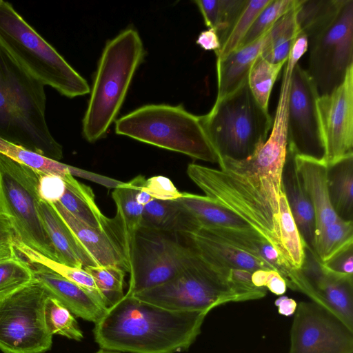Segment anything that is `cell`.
<instances>
[{
  "label": "cell",
  "instance_id": "f907efd6",
  "mask_svg": "<svg viewBox=\"0 0 353 353\" xmlns=\"http://www.w3.org/2000/svg\"><path fill=\"white\" fill-rule=\"evenodd\" d=\"M16 255L13 245L0 243V260L9 259Z\"/></svg>",
  "mask_w": 353,
  "mask_h": 353
},
{
  "label": "cell",
  "instance_id": "e0dca14e",
  "mask_svg": "<svg viewBox=\"0 0 353 353\" xmlns=\"http://www.w3.org/2000/svg\"><path fill=\"white\" fill-rule=\"evenodd\" d=\"M145 180L143 176L139 175L128 182H122L112 194L117 213L114 218L110 219V232L119 245L128 272L134 239L141 225L144 207L137 202L136 194Z\"/></svg>",
  "mask_w": 353,
  "mask_h": 353
},
{
  "label": "cell",
  "instance_id": "ab89813d",
  "mask_svg": "<svg viewBox=\"0 0 353 353\" xmlns=\"http://www.w3.org/2000/svg\"><path fill=\"white\" fill-rule=\"evenodd\" d=\"M34 281L33 272L29 264L17 254L13 257L0 260V297L23 288Z\"/></svg>",
  "mask_w": 353,
  "mask_h": 353
},
{
  "label": "cell",
  "instance_id": "d6986e66",
  "mask_svg": "<svg viewBox=\"0 0 353 353\" xmlns=\"http://www.w3.org/2000/svg\"><path fill=\"white\" fill-rule=\"evenodd\" d=\"M179 234L200 257L216 267L251 273L259 270H273L267 263L219 240L202 228Z\"/></svg>",
  "mask_w": 353,
  "mask_h": 353
},
{
  "label": "cell",
  "instance_id": "60d3db41",
  "mask_svg": "<svg viewBox=\"0 0 353 353\" xmlns=\"http://www.w3.org/2000/svg\"><path fill=\"white\" fill-rule=\"evenodd\" d=\"M246 1L218 0L216 21L214 30L219 37L221 48L242 11Z\"/></svg>",
  "mask_w": 353,
  "mask_h": 353
},
{
  "label": "cell",
  "instance_id": "e575fe53",
  "mask_svg": "<svg viewBox=\"0 0 353 353\" xmlns=\"http://www.w3.org/2000/svg\"><path fill=\"white\" fill-rule=\"evenodd\" d=\"M285 63H272L259 54L250 70L248 86L256 101L265 110H268L273 85Z\"/></svg>",
  "mask_w": 353,
  "mask_h": 353
},
{
  "label": "cell",
  "instance_id": "277c9868",
  "mask_svg": "<svg viewBox=\"0 0 353 353\" xmlns=\"http://www.w3.org/2000/svg\"><path fill=\"white\" fill-rule=\"evenodd\" d=\"M144 54L142 40L134 28L125 29L106 43L82 121V133L88 141L94 142L106 134Z\"/></svg>",
  "mask_w": 353,
  "mask_h": 353
},
{
  "label": "cell",
  "instance_id": "cb8c5ba5",
  "mask_svg": "<svg viewBox=\"0 0 353 353\" xmlns=\"http://www.w3.org/2000/svg\"><path fill=\"white\" fill-rule=\"evenodd\" d=\"M53 205L97 265H117L125 271L120 250L108 232L81 222L59 201Z\"/></svg>",
  "mask_w": 353,
  "mask_h": 353
},
{
  "label": "cell",
  "instance_id": "6da1fadb",
  "mask_svg": "<svg viewBox=\"0 0 353 353\" xmlns=\"http://www.w3.org/2000/svg\"><path fill=\"white\" fill-rule=\"evenodd\" d=\"M208 313L170 310L124 296L94 323L101 348L125 353H176L186 351L201 333Z\"/></svg>",
  "mask_w": 353,
  "mask_h": 353
},
{
  "label": "cell",
  "instance_id": "74e56055",
  "mask_svg": "<svg viewBox=\"0 0 353 353\" xmlns=\"http://www.w3.org/2000/svg\"><path fill=\"white\" fill-rule=\"evenodd\" d=\"M270 0H247L239 16L231 28L225 42L216 54L223 58L236 50L244 38L254 21Z\"/></svg>",
  "mask_w": 353,
  "mask_h": 353
},
{
  "label": "cell",
  "instance_id": "44dd1931",
  "mask_svg": "<svg viewBox=\"0 0 353 353\" xmlns=\"http://www.w3.org/2000/svg\"><path fill=\"white\" fill-rule=\"evenodd\" d=\"M294 160L303 185L313 206L316 232L339 218L329 197L327 165L323 160L303 156L295 155Z\"/></svg>",
  "mask_w": 353,
  "mask_h": 353
},
{
  "label": "cell",
  "instance_id": "ac0fdd59",
  "mask_svg": "<svg viewBox=\"0 0 353 353\" xmlns=\"http://www.w3.org/2000/svg\"><path fill=\"white\" fill-rule=\"evenodd\" d=\"M26 261L32 270L34 281L74 316L94 323L103 316L107 309L86 290L43 265Z\"/></svg>",
  "mask_w": 353,
  "mask_h": 353
},
{
  "label": "cell",
  "instance_id": "7c38bea8",
  "mask_svg": "<svg viewBox=\"0 0 353 353\" xmlns=\"http://www.w3.org/2000/svg\"><path fill=\"white\" fill-rule=\"evenodd\" d=\"M319 97L306 70L298 63L292 70L288 96V150L295 155L324 161Z\"/></svg>",
  "mask_w": 353,
  "mask_h": 353
},
{
  "label": "cell",
  "instance_id": "f546056e",
  "mask_svg": "<svg viewBox=\"0 0 353 353\" xmlns=\"http://www.w3.org/2000/svg\"><path fill=\"white\" fill-rule=\"evenodd\" d=\"M281 17L266 34L260 55L272 63L286 62L292 46L300 32L296 7Z\"/></svg>",
  "mask_w": 353,
  "mask_h": 353
},
{
  "label": "cell",
  "instance_id": "4fadbf2b",
  "mask_svg": "<svg viewBox=\"0 0 353 353\" xmlns=\"http://www.w3.org/2000/svg\"><path fill=\"white\" fill-rule=\"evenodd\" d=\"M353 330L314 301L297 304L289 353H352Z\"/></svg>",
  "mask_w": 353,
  "mask_h": 353
},
{
  "label": "cell",
  "instance_id": "83f0119b",
  "mask_svg": "<svg viewBox=\"0 0 353 353\" xmlns=\"http://www.w3.org/2000/svg\"><path fill=\"white\" fill-rule=\"evenodd\" d=\"M327 187L337 216L353 221V155L327 165Z\"/></svg>",
  "mask_w": 353,
  "mask_h": 353
},
{
  "label": "cell",
  "instance_id": "3957f363",
  "mask_svg": "<svg viewBox=\"0 0 353 353\" xmlns=\"http://www.w3.org/2000/svg\"><path fill=\"white\" fill-rule=\"evenodd\" d=\"M192 250L189 261L174 278L131 296L170 310L208 313L227 303L255 300L266 295L265 288L237 283L232 278L233 269L211 265Z\"/></svg>",
  "mask_w": 353,
  "mask_h": 353
},
{
  "label": "cell",
  "instance_id": "7dc6e473",
  "mask_svg": "<svg viewBox=\"0 0 353 353\" xmlns=\"http://www.w3.org/2000/svg\"><path fill=\"white\" fill-rule=\"evenodd\" d=\"M196 43L205 50H213L217 53L221 48L219 37L214 29L208 28L198 36Z\"/></svg>",
  "mask_w": 353,
  "mask_h": 353
},
{
  "label": "cell",
  "instance_id": "8d00e7d4",
  "mask_svg": "<svg viewBox=\"0 0 353 353\" xmlns=\"http://www.w3.org/2000/svg\"><path fill=\"white\" fill-rule=\"evenodd\" d=\"M44 320L51 335L59 334L80 341L83 334L73 314L61 302L48 296L44 306Z\"/></svg>",
  "mask_w": 353,
  "mask_h": 353
},
{
  "label": "cell",
  "instance_id": "f1b7e54d",
  "mask_svg": "<svg viewBox=\"0 0 353 353\" xmlns=\"http://www.w3.org/2000/svg\"><path fill=\"white\" fill-rule=\"evenodd\" d=\"M143 227L175 233L194 228L188 215L179 201L153 199L143 207Z\"/></svg>",
  "mask_w": 353,
  "mask_h": 353
},
{
  "label": "cell",
  "instance_id": "30bf717a",
  "mask_svg": "<svg viewBox=\"0 0 353 353\" xmlns=\"http://www.w3.org/2000/svg\"><path fill=\"white\" fill-rule=\"evenodd\" d=\"M192 254L180 234L141 226L132 245L125 294L133 295L170 281L183 270Z\"/></svg>",
  "mask_w": 353,
  "mask_h": 353
},
{
  "label": "cell",
  "instance_id": "c3c4849f",
  "mask_svg": "<svg viewBox=\"0 0 353 353\" xmlns=\"http://www.w3.org/2000/svg\"><path fill=\"white\" fill-rule=\"evenodd\" d=\"M14 233L7 216L0 212V243L13 245Z\"/></svg>",
  "mask_w": 353,
  "mask_h": 353
},
{
  "label": "cell",
  "instance_id": "7402d4cb",
  "mask_svg": "<svg viewBox=\"0 0 353 353\" xmlns=\"http://www.w3.org/2000/svg\"><path fill=\"white\" fill-rule=\"evenodd\" d=\"M39 210L59 263L81 268L97 265L52 203L41 199Z\"/></svg>",
  "mask_w": 353,
  "mask_h": 353
},
{
  "label": "cell",
  "instance_id": "603a6c76",
  "mask_svg": "<svg viewBox=\"0 0 353 353\" xmlns=\"http://www.w3.org/2000/svg\"><path fill=\"white\" fill-rule=\"evenodd\" d=\"M219 240L269 264L285 279L287 287L294 268L261 234L254 230L202 228Z\"/></svg>",
  "mask_w": 353,
  "mask_h": 353
},
{
  "label": "cell",
  "instance_id": "7bdbcfd3",
  "mask_svg": "<svg viewBox=\"0 0 353 353\" xmlns=\"http://www.w3.org/2000/svg\"><path fill=\"white\" fill-rule=\"evenodd\" d=\"M65 190L63 179L57 175L41 174L38 185L40 199L50 203L60 201Z\"/></svg>",
  "mask_w": 353,
  "mask_h": 353
},
{
  "label": "cell",
  "instance_id": "ee69618b",
  "mask_svg": "<svg viewBox=\"0 0 353 353\" xmlns=\"http://www.w3.org/2000/svg\"><path fill=\"white\" fill-rule=\"evenodd\" d=\"M252 282L256 287L267 288L276 295H282L287 290L285 279L273 270H259L252 272Z\"/></svg>",
  "mask_w": 353,
  "mask_h": 353
},
{
  "label": "cell",
  "instance_id": "f6af8a7d",
  "mask_svg": "<svg viewBox=\"0 0 353 353\" xmlns=\"http://www.w3.org/2000/svg\"><path fill=\"white\" fill-rule=\"evenodd\" d=\"M322 264L327 270L334 273L352 275L353 245L343 249Z\"/></svg>",
  "mask_w": 353,
  "mask_h": 353
},
{
  "label": "cell",
  "instance_id": "ffe728a7",
  "mask_svg": "<svg viewBox=\"0 0 353 353\" xmlns=\"http://www.w3.org/2000/svg\"><path fill=\"white\" fill-rule=\"evenodd\" d=\"M294 157L288 150L281 174V189L305 247L314 252L315 214L297 171Z\"/></svg>",
  "mask_w": 353,
  "mask_h": 353
},
{
  "label": "cell",
  "instance_id": "b9f144b4",
  "mask_svg": "<svg viewBox=\"0 0 353 353\" xmlns=\"http://www.w3.org/2000/svg\"><path fill=\"white\" fill-rule=\"evenodd\" d=\"M141 190L158 200H175L182 194L170 179L160 175L146 179Z\"/></svg>",
  "mask_w": 353,
  "mask_h": 353
},
{
  "label": "cell",
  "instance_id": "836d02e7",
  "mask_svg": "<svg viewBox=\"0 0 353 353\" xmlns=\"http://www.w3.org/2000/svg\"><path fill=\"white\" fill-rule=\"evenodd\" d=\"M0 153L41 174L57 175L62 179L71 174L73 166L13 144L0 138Z\"/></svg>",
  "mask_w": 353,
  "mask_h": 353
},
{
  "label": "cell",
  "instance_id": "bcb514c9",
  "mask_svg": "<svg viewBox=\"0 0 353 353\" xmlns=\"http://www.w3.org/2000/svg\"><path fill=\"white\" fill-rule=\"evenodd\" d=\"M307 37L300 30L292 46L288 58L285 63V66L290 70H293L295 65L298 64L299 59L307 51Z\"/></svg>",
  "mask_w": 353,
  "mask_h": 353
},
{
  "label": "cell",
  "instance_id": "7a4b0ae2",
  "mask_svg": "<svg viewBox=\"0 0 353 353\" xmlns=\"http://www.w3.org/2000/svg\"><path fill=\"white\" fill-rule=\"evenodd\" d=\"M45 85L0 47V138L59 161L63 148L46 118Z\"/></svg>",
  "mask_w": 353,
  "mask_h": 353
},
{
  "label": "cell",
  "instance_id": "9a60e30c",
  "mask_svg": "<svg viewBox=\"0 0 353 353\" xmlns=\"http://www.w3.org/2000/svg\"><path fill=\"white\" fill-rule=\"evenodd\" d=\"M325 148L324 161L330 165L353 155V66L343 83L317 101Z\"/></svg>",
  "mask_w": 353,
  "mask_h": 353
},
{
  "label": "cell",
  "instance_id": "8fae6325",
  "mask_svg": "<svg viewBox=\"0 0 353 353\" xmlns=\"http://www.w3.org/2000/svg\"><path fill=\"white\" fill-rule=\"evenodd\" d=\"M306 70L319 97L329 94L353 66V0L344 2L333 22L308 41Z\"/></svg>",
  "mask_w": 353,
  "mask_h": 353
},
{
  "label": "cell",
  "instance_id": "d590c367",
  "mask_svg": "<svg viewBox=\"0 0 353 353\" xmlns=\"http://www.w3.org/2000/svg\"><path fill=\"white\" fill-rule=\"evenodd\" d=\"M84 269L92 276L106 308L119 302L125 295V271L117 265L88 266Z\"/></svg>",
  "mask_w": 353,
  "mask_h": 353
},
{
  "label": "cell",
  "instance_id": "5bb4252c",
  "mask_svg": "<svg viewBox=\"0 0 353 353\" xmlns=\"http://www.w3.org/2000/svg\"><path fill=\"white\" fill-rule=\"evenodd\" d=\"M289 288L306 294L353 330V275L327 270L305 247L303 264L300 269H294Z\"/></svg>",
  "mask_w": 353,
  "mask_h": 353
},
{
  "label": "cell",
  "instance_id": "2e32d148",
  "mask_svg": "<svg viewBox=\"0 0 353 353\" xmlns=\"http://www.w3.org/2000/svg\"><path fill=\"white\" fill-rule=\"evenodd\" d=\"M212 179L238 203L268 217H279L281 178L251 171L212 169Z\"/></svg>",
  "mask_w": 353,
  "mask_h": 353
},
{
  "label": "cell",
  "instance_id": "52a82bcc",
  "mask_svg": "<svg viewBox=\"0 0 353 353\" xmlns=\"http://www.w3.org/2000/svg\"><path fill=\"white\" fill-rule=\"evenodd\" d=\"M117 134L193 159L218 163V157L201 125L199 116L181 105L150 104L119 118Z\"/></svg>",
  "mask_w": 353,
  "mask_h": 353
},
{
  "label": "cell",
  "instance_id": "f5cc1de1",
  "mask_svg": "<svg viewBox=\"0 0 353 353\" xmlns=\"http://www.w3.org/2000/svg\"><path fill=\"white\" fill-rule=\"evenodd\" d=\"M95 353H125V352L117 351V350H108V349H104V348H100Z\"/></svg>",
  "mask_w": 353,
  "mask_h": 353
},
{
  "label": "cell",
  "instance_id": "1f68e13d",
  "mask_svg": "<svg viewBox=\"0 0 353 353\" xmlns=\"http://www.w3.org/2000/svg\"><path fill=\"white\" fill-rule=\"evenodd\" d=\"M353 245V221L338 218L315 232L314 252L325 263L343 249Z\"/></svg>",
  "mask_w": 353,
  "mask_h": 353
},
{
  "label": "cell",
  "instance_id": "d6a6232c",
  "mask_svg": "<svg viewBox=\"0 0 353 353\" xmlns=\"http://www.w3.org/2000/svg\"><path fill=\"white\" fill-rule=\"evenodd\" d=\"M279 232L285 258L294 269H300L305 259V243L281 189L279 196Z\"/></svg>",
  "mask_w": 353,
  "mask_h": 353
},
{
  "label": "cell",
  "instance_id": "5b68a950",
  "mask_svg": "<svg viewBox=\"0 0 353 353\" xmlns=\"http://www.w3.org/2000/svg\"><path fill=\"white\" fill-rule=\"evenodd\" d=\"M0 47L44 85L68 98L90 92L87 81L16 11L0 0Z\"/></svg>",
  "mask_w": 353,
  "mask_h": 353
},
{
  "label": "cell",
  "instance_id": "484cf974",
  "mask_svg": "<svg viewBox=\"0 0 353 353\" xmlns=\"http://www.w3.org/2000/svg\"><path fill=\"white\" fill-rule=\"evenodd\" d=\"M266 34L256 41L237 48L223 58H217L216 99L232 93L248 81L250 70L261 54Z\"/></svg>",
  "mask_w": 353,
  "mask_h": 353
},
{
  "label": "cell",
  "instance_id": "8992f818",
  "mask_svg": "<svg viewBox=\"0 0 353 353\" xmlns=\"http://www.w3.org/2000/svg\"><path fill=\"white\" fill-rule=\"evenodd\" d=\"M199 117L218 159L236 161L251 157L264 144L273 123L268 110L252 95L248 81L216 99L211 110Z\"/></svg>",
  "mask_w": 353,
  "mask_h": 353
},
{
  "label": "cell",
  "instance_id": "f35d334b",
  "mask_svg": "<svg viewBox=\"0 0 353 353\" xmlns=\"http://www.w3.org/2000/svg\"><path fill=\"white\" fill-rule=\"evenodd\" d=\"M298 1L270 0L258 14L237 48L248 46L264 36L281 17L296 6Z\"/></svg>",
  "mask_w": 353,
  "mask_h": 353
},
{
  "label": "cell",
  "instance_id": "816d5d0a",
  "mask_svg": "<svg viewBox=\"0 0 353 353\" xmlns=\"http://www.w3.org/2000/svg\"><path fill=\"white\" fill-rule=\"evenodd\" d=\"M141 188L136 194V201L139 204L145 206L154 199H153L149 194L142 190Z\"/></svg>",
  "mask_w": 353,
  "mask_h": 353
},
{
  "label": "cell",
  "instance_id": "681fc988",
  "mask_svg": "<svg viewBox=\"0 0 353 353\" xmlns=\"http://www.w3.org/2000/svg\"><path fill=\"white\" fill-rule=\"evenodd\" d=\"M274 305L278 307L279 313L286 316L294 314L297 307L296 301L286 296H281L276 299Z\"/></svg>",
  "mask_w": 353,
  "mask_h": 353
},
{
  "label": "cell",
  "instance_id": "d4e9b609",
  "mask_svg": "<svg viewBox=\"0 0 353 353\" xmlns=\"http://www.w3.org/2000/svg\"><path fill=\"white\" fill-rule=\"evenodd\" d=\"M176 200L190 219L194 229L224 228L253 230L234 212L207 196L182 192L181 196Z\"/></svg>",
  "mask_w": 353,
  "mask_h": 353
},
{
  "label": "cell",
  "instance_id": "ba28073f",
  "mask_svg": "<svg viewBox=\"0 0 353 353\" xmlns=\"http://www.w3.org/2000/svg\"><path fill=\"white\" fill-rule=\"evenodd\" d=\"M41 174L0 153V212L10 221L17 241L59 262L39 213Z\"/></svg>",
  "mask_w": 353,
  "mask_h": 353
},
{
  "label": "cell",
  "instance_id": "4dcf8cb0",
  "mask_svg": "<svg viewBox=\"0 0 353 353\" xmlns=\"http://www.w3.org/2000/svg\"><path fill=\"white\" fill-rule=\"evenodd\" d=\"M344 0H299L297 21L308 41L333 22Z\"/></svg>",
  "mask_w": 353,
  "mask_h": 353
},
{
  "label": "cell",
  "instance_id": "9c48e42d",
  "mask_svg": "<svg viewBox=\"0 0 353 353\" xmlns=\"http://www.w3.org/2000/svg\"><path fill=\"white\" fill-rule=\"evenodd\" d=\"M48 294L36 281L0 297V350L3 353H44L52 335L44 320Z\"/></svg>",
  "mask_w": 353,
  "mask_h": 353
},
{
  "label": "cell",
  "instance_id": "4316f807",
  "mask_svg": "<svg viewBox=\"0 0 353 353\" xmlns=\"http://www.w3.org/2000/svg\"><path fill=\"white\" fill-rule=\"evenodd\" d=\"M63 179L65 190L59 202L81 222L107 232L110 219L99 209L92 190L79 182L72 174L66 175Z\"/></svg>",
  "mask_w": 353,
  "mask_h": 353
}]
</instances>
